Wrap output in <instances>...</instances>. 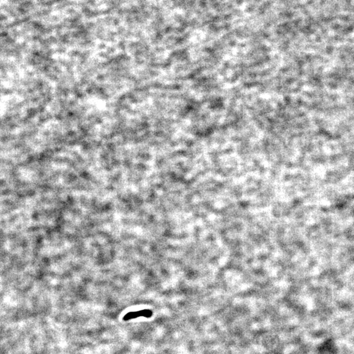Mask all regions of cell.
<instances>
[{
  "mask_svg": "<svg viewBox=\"0 0 354 354\" xmlns=\"http://www.w3.org/2000/svg\"><path fill=\"white\" fill-rule=\"evenodd\" d=\"M152 315V313L151 311L150 310H142V311H139V312H131V313H129L127 315H125L124 316V320L127 321L129 319H133V318H136V317H138V316H144V317H151Z\"/></svg>",
  "mask_w": 354,
  "mask_h": 354,
  "instance_id": "obj_1",
  "label": "cell"
}]
</instances>
